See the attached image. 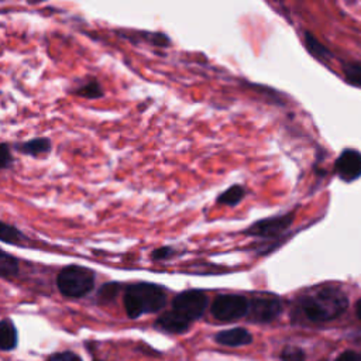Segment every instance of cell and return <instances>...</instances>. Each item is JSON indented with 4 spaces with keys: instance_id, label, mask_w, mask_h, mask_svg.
Here are the masks:
<instances>
[{
    "instance_id": "cell-22",
    "label": "cell",
    "mask_w": 361,
    "mask_h": 361,
    "mask_svg": "<svg viewBox=\"0 0 361 361\" xmlns=\"http://www.w3.org/2000/svg\"><path fill=\"white\" fill-rule=\"evenodd\" d=\"M14 164L13 152L8 144L0 142V169H8Z\"/></svg>"
},
{
    "instance_id": "cell-20",
    "label": "cell",
    "mask_w": 361,
    "mask_h": 361,
    "mask_svg": "<svg viewBox=\"0 0 361 361\" xmlns=\"http://www.w3.org/2000/svg\"><path fill=\"white\" fill-rule=\"evenodd\" d=\"M343 72H344V78L348 83L361 87V65L360 63H354V62L344 63Z\"/></svg>"
},
{
    "instance_id": "cell-15",
    "label": "cell",
    "mask_w": 361,
    "mask_h": 361,
    "mask_svg": "<svg viewBox=\"0 0 361 361\" xmlns=\"http://www.w3.org/2000/svg\"><path fill=\"white\" fill-rule=\"evenodd\" d=\"M305 47L316 59L322 62H327L333 56L331 52L324 45H322L310 32H305Z\"/></svg>"
},
{
    "instance_id": "cell-12",
    "label": "cell",
    "mask_w": 361,
    "mask_h": 361,
    "mask_svg": "<svg viewBox=\"0 0 361 361\" xmlns=\"http://www.w3.org/2000/svg\"><path fill=\"white\" fill-rule=\"evenodd\" d=\"M18 341V334L11 319L0 320V350L10 351L16 348Z\"/></svg>"
},
{
    "instance_id": "cell-16",
    "label": "cell",
    "mask_w": 361,
    "mask_h": 361,
    "mask_svg": "<svg viewBox=\"0 0 361 361\" xmlns=\"http://www.w3.org/2000/svg\"><path fill=\"white\" fill-rule=\"evenodd\" d=\"M25 238H27L25 234L20 228L0 220V241L6 244L17 245V244H21Z\"/></svg>"
},
{
    "instance_id": "cell-21",
    "label": "cell",
    "mask_w": 361,
    "mask_h": 361,
    "mask_svg": "<svg viewBox=\"0 0 361 361\" xmlns=\"http://www.w3.org/2000/svg\"><path fill=\"white\" fill-rule=\"evenodd\" d=\"M282 361H305V353L295 345H286L281 353Z\"/></svg>"
},
{
    "instance_id": "cell-8",
    "label": "cell",
    "mask_w": 361,
    "mask_h": 361,
    "mask_svg": "<svg viewBox=\"0 0 361 361\" xmlns=\"http://www.w3.org/2000/svg\"><path fill=\"white\" fill-rule=\"evenodd\" d=\"M293 220V214L288 213V214H282V216H275V217H268L264 220H259L257 223H254L245 233L250 235H255V237H269V235H275L281 231H283L285 228H288L290 226Z\"/></svg>"
},
{
    "instance_id": "cell-2",
    "label": "cell",
    "mask_w": 361,
    "mask_h": 361,
    "mask_svg": "<svg viewBox=\"0 0 361 361\" xmlns=\"http://www.w3.org/2000/svg\"><path fill=\"white\" fill-rule=\"evenodd\" d=\"M123 303L130 319H138L142 314L157 313L166 305L165 289L151 282H137L126 288Z\"/></svg>"
},
{
    "instance_id": "cell-18",
    "label": "cell",
    "mask_w": 361,
    "mask_h": 361,
    "mask_svg": "<svg viewBox=\"0 0 361 361\" xmlns=\"http://www.w3.org/2000/svg\"><path fill=\"white\" fill-rule=\"evenodd\" d=\"M121 289V285L118 282H109L104 283L99 288L97 293H96V300L100 305H107L116 300V298L118 296V292Z\"/></svg>"
},
{
    "instance_id": "cell-10",
    "label": "cell",
    "mask_w": 361,
    "mask_h": 361,
    "mask_svg": "<svg viewBox=\"0 0 361 361\" xmlns=\"http://www.w3.org/2000/svg\"><path fill=\"white\" fill-rule=\"evenodd\" d=\"M214 341L227 347H240L250 344L252 341V336L247 329L234 327L216 333Z\"/></svg>"
},
{
    "instance_id": "cell-9",
    "label": "cell",
    "mask_w": 361,
    "mask_h": 361,
    "mask_svg": "<svg viewBox=\"0 0 361 361\" xmlns=\"http://www.w3.org/2000/svg\"><path fill=\"white\" fill-rule=\"evenodd\" d=\"M155 327L161 331L172 333V334H182L185 333L189 327L190 323L182 319L178 313H175L172 309L164 312L157 320H155Z\"/></svg>"
},
{
    "instance_id": "cell-25",
    "label": "cell",
    "mask_w": 361,
    "mask_h": 361,
    "mask_svg": "<svg viewBox=\"0 0 361 361\" xmlns=\"http://www.w3.org/2000/svg\"><path fill=\"white\" fill-rule=\"evenodd\" d=\"M336 361H361V355L358 354V353H355V351H344V353H341L337 358H336Z\"/></svg>"
},
{
    "instance_id": "cell-26",
    "label": "cell",
    "mask_w": 361,
    "mask_h": 361,
    "mask_svg": "<svg viewBox=\"0 0 361 361\" xmlns=\"http://www.w3.org/2000/svg\"><path fill=\"white\" fill-rule=\"evenodd\" d=\"M355 313H357V316H358V319L361 320V299L357 302V305H355Z\"/></svg>"
},
{
    "instance_id": "cell-27",
    "label": "cell",
    "mask_w": 361,
    "mask_h": 361,
    "mask_svg": "<svg viewBox=\"0 0 361 361\" xmlns=\"http://www.w3.org/2000/svg\"><path fill=\"white\" fill-rule=\"evenodd\" d=\"M96 361H99V360H96Z\"/></svg>"
},
{
    "instance_id": "cell-17",
    "label": "cell",
    "mask_w": 361,
    "mask_h": 361,
    "mask_svg": "<svg viewBox=\"0 0 361 361\" xmlns=\"http://www.w3.org/2000/svg\"><path fill=\"white\" fill-rule=\"evenodd\" d=\"M245 196V189L241 185H233L228 189H226L223 193H220L216 199L219 204H227V206H235L243 200Z\"/></svg>"
},
{
    "instance_id": "cell-24",
    "label": "cell",
    "mask_w": 361,
    "mask_h": 361,
    "mask_svg": "<svg viewBox=\"0 0 361 361\" xmlns=\"http://www.w3.org/2000/svg\"><path fill=\"white\" fill-rule=\"evenodd\" d=\"M45 361H82V358L72 351H62V353H55L49 355Z\"/></svg>"
},
{
    "instance_id": "cell-23",
    "label": "cell",
    "mask_w": 361,
    "mask_h": 361,
    "mask_svg": "<svg viewBox=\"0 0 361 361\" xmlns=\"http://www.w3.org/2000/svg\"><path fill=\"white\" fill-rule=\"evenodd\" d=\"M175 254H176V250H173L172 247L165 245V247H159V248L154 250L151 252V258L154 261H161V259H168V258H171Z\"/></svg>"
},
{
    "instance_id": "cell-14",
    "label": "cell",
    "mask_w": 361,
    "mask_h": 361,
    "mask_svg": "<svg viewBox=\"0 0 361 361\" xmlns=\"http://www.w3.org/2000/svg\"><path fill=\"white\" fill-rule=\"evenodd\" d=\"M20 272V262L18 259L11 255L10 252L0 248V278H14Z\"/></svg>"
},
{
    "instance_id": "cell-5",
    "label": "cell",
    "mask_w": 361,
    "mask_h": 361,
    "mask_svg": "<svg viewBox=\"0 0 361 361\" xmlns=\"http://www.w3.org/2000/svg\"><path fill=\"white\" fill-rule=\"evenodd\" d=\"M212 316L220 322L237 320L247 314L248 300L241 295L224 293L214 298L210 306Z\"/></svg>"
},
{
    "instance_id": "cell-7",
    "label": "cell",
    "mask_w": 361,
    "mask_h": 361,
    "mask_svg": "<svg viewBox=\"0 0 361 361\" xmlns=\"http://www.w3.org/2000/svg\"><path fill=\"white\" fill-rule=\"evenodd\" d=\"M334 169L341 180L353 182L361 176V152L347 148L336 159Z\"/></svg>"
},
{
    "instance_id": "cell-1",
    "label": "cell",
    "mask_w": 361,
    "mask_h": 361,
    "mask_svg": "<svg viewBox=\"0 0 361 361\" xmlns=\"http://www.w3.org/2000/svg\"><path fill=\"white\" fill-rule=\"evenodd\" d=\"M299 305L306 319L312 322H329L344 313L348 300L340 289L327 286L305 295Z\"/></svg>"
},
{
    "instance_id": "cell-19",
    "label": "cell",
    "mask_w": 361,
    "mask_h": 361,
    "mask_svg": "<svg viewBox=\"0 0 361 361\" xmlns=\"http://www.w3.org/2000/svg\"><path fill=\"white\" fill-rule=\"evenodd\" d=\"M133 37H138L142 41L149 42L154 47L159 48H166L171 45V38L165 32H148V31H141L137 34H131Z\"/></svg>"
},
{
    "instance_id": "cell-3",
    "label": "cell",
    "mask_w": 361,
    "mask_h": 361,
    "mask_svg": "<svg viewBox=\"0 0 361 361\" xmlns=\"http://www.w3.org/2000/svg\"><path fill=\"white\" fill-rule=\"evenodd\" d=\"M96 282L94 272L83 265H66L56 275V288L66 298H83L89 295Z\"/></svg>"
},
{
    "instance_id": "cell-6",
    "label": "cell",
    "mask_w": 361,
    "mask_h": 361,
    "mask_svg": "<svg viewBox=\"0 0 361 361\" xmlns=\"http://www.w3.org/2000/svg\"><path fill=\"white\" fill-rule=\"evenodd\" d=\"M281 302L275 298H254L248 302V319L254 323H268L281 313Z\"/></svg>"
},
{
    "instance_id": "cell-11",
    "label": "cell",
    "mask_w": 361,
    "mask_h": 361,
    "mask_svg": "<svg viewBox=\"0 0 361 361\" xmlns=\"http://www.w3.org/2000/svg\"><path fill=\"white\" fill-rule=\"evenodd\" d=\"M14 148L20 154L30 155V157H38V155L49 152L52 145H51V141L47 137H37V138L20 142Z\"/></svg>"
},
{
    "instance_id": "cell-4",
    "label": "cell",
    "mask_w": 361,
    "mask_h": 361,
    "mask_svg": "<svg viewBox=\"0 0 361 361\" xmlns=\"http://www.w3.org/2000/svg\"><path fill=\"white\" fill-rule=\"evenodd\" d=\"M207 295L199 289H189L178 293L172 300V310L182 319L192 323L200 319L207 307Z\"/></svg>"
},
{
    "instance_id": "cell-13",
    "label": "cell",
    "mask_w": 361,
    "mask_h": 361,
    "mask_svg": "<svg viewBox=\"0 0 361 361\" xmlns=\"http://www.w3.org/2000/svg\"><path fill=\"white\" fill-rule=\"evenodd\" d=\"M72 93L79 97H85V99H90V100L100 99L104 96V90L96 78H90L89 80L73 87Z\"/></svg>"
}]
</instances>
